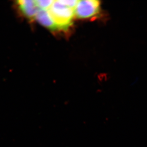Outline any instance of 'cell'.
Returning <instances> with one entry per match:
<instances>
[{
	"label": "cell",
	"instance_id": "6da1fadb",
	"mask_svg": "<svg viewBox=\"0 0 147 147\" xmlns=\"http://www.w3.org/2000/svg\"><path fill=\"white\" fill-rule=\"evenodd\" d=\"M58 30H67L75 16L74 9L67 6L59 1H54L48 10Z\"/></svg>",
	"mask_w": 147,
	"mask_h": 147
},
{
	"label": "cell",
	"instance_id": "7a4b0ae2",
	"mask_svg": "<svg viewBox=\"0 0 147 147\" xmlns=\"http://www.w3.org/2000/svg\"><path fill=\"white\" fill-rule=\"evenodd\" d=\"M100 1L97 0L79 1L74 9L75 16L80 19L92 18L98 13Z\"/></svg>",
	"mask_w": 147,
	"mask_h": 147
},
{
	"label": "cell",
	"instance_id": "3957f363",
	"mask_svg": "<svg viewBox=\"0 0 147 147\" xmlns=\"http://www.w3.org/2000/svg\"><path fill=\"white\" fill-rule=\"evenodd\" d=\"M17 3L24 16L30 19L35 18L36 14L40 10L35 1L21 0L18 1Z\"/></svg>",
	"mask_w": 147,
	"mask_h": 147
},
{
	"label": "cell",
	"instance_id": "277c9868",
	"mask_svg": "<svg viewBox=\"0 0 147 147\" xmlns=\"http://www.w3.org/2000/svg\"><path fill=\"white\" fill-rule=\"evenodd\" d=\"M35 18L42 26L51 31L58 30L48 10L40 9Z\"/></svg>",
	"mask_w": 147,
	"mask_h": 147
},
{
	"label": "cell",
	"instance_id": "5b68a950",
	"mask_svg": "<svg viewBox=\"0 0 147 147\" xmlns=\"http://www.w3.org/2000/svg\"><path fill=\"white\" fill-rule=\"evenodd\" d=\"M54 1L47 0V1H41L38 0L35 1L36 4L39 9L40 10H49L50 7H51L52 4Z\"/></svg>",
	"mask_w": 147,
	"mask_h": 147
}]
</instances>
